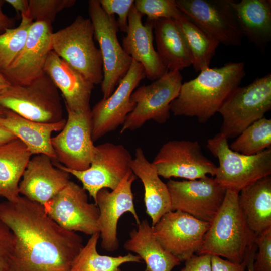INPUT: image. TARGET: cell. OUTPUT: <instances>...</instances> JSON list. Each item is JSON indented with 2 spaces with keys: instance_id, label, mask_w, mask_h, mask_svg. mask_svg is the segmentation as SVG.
Returning a JSON list of instances; mask_svg holds the SVG:
<instances>
[{
  "instance_id": "6da1fadb",
  "label": "cell",
  "mask_w": 271,
  "mask_h": 271,
  "mask_svg": "<svg viewBox=\"0 0 271 271\" xmlns=\"http://www.w3.org/2000/svg\"><path fill=\"white\" fill-rule=\"evenodd\" d=\"M0 220L15 238L6 271H70L84 246L81 236L61 227L43 205L24 196L0 202Z\"/></svg>"
},
{
  "instance_id": "7a4b0ae2",
  "label": "cell",
  "mask_w": 271,
  "mask_h": 271,
  "mask_svg": "<svg viewBox=\"0 0 271 271\" xmlns=\"http://www.w3.org/2000/svg\"><path fill=\"white\" fill-rule=\"evenodd\" d=\"M245 76L243 62L204 69L196 78L182 84L170 111L175 116L194 117L200 123H205L218 112Z\"/></svg>"
},
{
  "instance_id": "3957f363",
  "label": "cell",
  "mask_w": 271,
  "mask_h": 271,
  "mask_svg": "<svg viewBox=\"0 0 271 271\" xmlns=\"http://www.w3.org/2000/svg\"><path fill=\"white\" fill-rule=\"evenodd\" d=\"M238 193L226 190L218 211L210 223L198 255L222 257L241 263L257 235L249 228L239 207Z\"/></svg>"
},
{
  "instance_id": "277c9868",
  "label": "cell",
  "mask_w": 271,
  "mask_h": 271,
  "mask_svg": "<svg viewBox=\"0 0 271 271\" xmlns=\"http://www.w3.org/2000/svg\"><path fill=\"white\" fill-rule=\"evenodd\" d=\"M51 49L93 84L103 80V61L94 41L90 18L78 15L69 26L52 34Z\"/></svg>"
},
{
  "instance_id": "5b68a950",
  "label": "cell",
  "mask_w": 271,
  "mask_h": 271,
  "mask_svg": "<svg viewBox=\"0 0 271 271\" xmlns=\"http://www.w3.org/2000/svg\"><path fill=\"white\" fill-rule=\"evenodd\" d=\"M0 104L37 122L54 123L64 119L59 90L44 72L28 84L11 85L0 95Z\"/></svg>"
},
{
  "instance_id": "8992f818",
  "label": "cell",
  "mask_w": 271,
  "mask_h": 271,
  "mask_svg": "<svg viewBox=\"0 0 271 271\" xmlns=\"http://www.w3.org/2000/svg\"><path fill=\"white\" fill-rule=\"evenodd\" d=\"M207 147L219 161L214 179L226 190L239 193L271 175V148L253 155H244L231 150L228 139L220 132L207 140Z\"/></svg>"
},
{
  "instance_id": "52a82bcc",
  "label": "cell",
  "mask_w": 271,
  "mask_h": 271,
  "mask_svg": "<svg viewBox=\"0 0 271 271\" xmlns=\"http://www.w3.org/2000/svg\"><path fill=\"white\" fill-rule=\"evenodd\" d=\"M271 109V74L238 87L218 112L223 118L220 133L227 139L238 137L246 127L263 118Z\"/></svg>"
},
{
  "instance_id": "ba28073f",
  "label": "cell",
  "mask_w": 271,
  "mask_h": 271,
  "mask_svg": "<svg viewBox=\"0 0 271 271\" xmlns=\"http://www.w3.org/2000/svg\"><path fill=\"white\" fill-rule=\"evenodd\" d=\"M88 12L94 28V37L98 42L103 61L101 91L104 98L114 91L128 72L131 57L120 44L119 30L114 15H108L102 9L99 0L88 1Z\"/></svg>"
},
{
  "instance_id": "9c48e42d",
  "label": "cell",
  "mask_w": 271,
  "mask_h": 271,
  "mask_svg": "<svg viewBox=\"0 0 271 271\" xmlns=\"http://www.w3.org/2000/svg\"><path fill=\"white\" fill-rule=\"evenodd\" d=\"M183 77L179 71H168L159 79L139 87L131 95L136 104L122 125L120 133L141 127L146 121L167 122L170 116V105L178 96Z\"/></svg>"
},
{
  "instance_id": "30bf717a",
  "label": "cell",
  "mask_w": 271,
  "mask_h": 271,
  "mask_svg": "<svg viewBox=\"0 0 271 271\" xmlns=\"http://www.w3.org/2000/svg\"><path fill=\"white\" fill-rule=\"evenodd\" d=\"M132 157L122 145L105 143L95 146L90 167L83 171L70 169L58 163L54 165L78 179L94 201L103 188L115 189L130 171Z\"/></svg>"
},
{
  "instance_id": "8fae6325",
  "label": "cell",
  "mask_w": 271,
  "mask_h": 271,
  "mask_svg": "<svg viewBox=\"0 0 271 271\" xmlns=\"http://www.w3.org/2000/svg\"><path fill=\"white\" fill-rule=\"evenodd\" d=\"M46 214L63 229L92 235L99 232V211L88 202L86 191L70 181L44 206Z\"/></svg>"
},
{
  "instance_id": "7c38bea8",
  "label": "cell",
  "mask_w": 271,
  "mask_h": 271,
  "mask_svg": "<svg viewBox=\"0 0 271 271\" xmlns=\"http://www.w3.org/2000/svg\"><path fill=\"white\" fill-rule=\"evenodd\" d=\"M210 225L187 213L171 211L152 227L162 247L182 262L197 253Z\"/></svg>"
},
{
  "instance_id": "4fadbf2b",
  "label": "cell",
  "mask_w": 271,
  "mask_h": 271,
  "mask_svg": "<svg viewBox=\"0 0 271 271\" xmlns=\"http://www.w3.org/2000/svg\"><path fill=\"white\" fill-rule=\"evenodd\" d=\"M145 77L143 66L132 59L128 72L113 93L108 98H103L91 109L93 142L123 125L136 106L130 101L131 95Z\"/></svg>"
},
{
  "instance_id": "5bb4252c",
  "label": "cell",
  "mask_w": 271,
  "mask_h": 271,
  "mask_svg": "<svg viewBox=\"0 0 271 271\" xmlns=\"http://www.w3.org/2000/svg\"><path fill=\"white\" fill-rule=\"evenodd\" d=\"M159 176L194 180L210 174L217 166L204 156L197 141L172 140L164 144L152 162Z\"/></svg>"
},
{
  "instance_id": "9a60e30c",
  "label": "cell",
  "mask_w": 271,
  "mask_h": 271,
  "mask_svg": "<svg viewBox=\"0 0 271 271\" xmlns=\"http://www.w3.org/2000/svg\"><path fill=\"white\" fill-rule=\"evenodd\" d=\"M166 185L172 211H181L209 223L221 206L226 190L208 176L194 180L170 179Z\"/></svg>"
},
{
  "instance_id": "2e32d148",
  "label": "cell",
  "mask_w": 271,
  "mask_h": 271,
  "mask_svg": "<svg viewBox=\"0 0 271 271\" xmlns=\"http://www.w3.org/2000/svg\"><path fill=\"white\" fill-rule=\"evenodd\" d=\"M66 108V124L51 140L56 159L67 168L85 170L90 166L95 146L92 139L91 109L75 112Z\"/></svg>"
},
{
  "instance_id": "e0dca14e",
  "label": "cell",
  "mask_w": 271,
  "mask_h": 271,
  "mask_svg": "<svg viewBox=\"0 0 271 271\" xmlns=\"http://www.w3.org/2000/svg\"><path fill=\"white\" fill-rule=\"evenodd\" d=\"M179 10L220 43L240 46L243 35L230 0H175Z\"/></svg>"
},
{
  "instance_id": "ac0fdd59",
  "label": "cell",
  "mask_w": 271,
  "mask_h": 271,
  "mask_svg": "<svg viewBox=\"0 0 271 271\" xmlns=\"http://www.w3.org/2000/svg\"><path fill=\"white\" fill-rule=\"evenodd\" d=\"M136 176L129 171L114 190L107 188L99 190L95 201L99 211V229L101 247L107 251H114L119 246L117 235L118 221L127 212L132 214L137 225L140 220L133 203L132 184Z\"/></svg>"
},
{
  "instance_id": "d6986e66",
  "label": "cell",
  "mask_w": 271,
  "mask_h": 271,
  "mask_svg": "<svg viewBox=\"0 0 271 271\" xmlns=\"http://www.w3.org/2000/svg\"><path fill=\"white\" fill-rule=\"evenodd\" d=\"M52 33V24L44 21L32 23L22 50L2 73L11 85L28 84L44 72L51 51Z\"/></svg>"
},
{
  "instance_id": "ffe728a7",
  "label": "cell",
  "mask_w": 271,
  "mask_h": 271,
  "mask_svg": "<svg viewBox=\"0 0 271 271\" xmlns=\"http://www.w3.org/2000/svg\"><path fill=\"white\" fill-rule=\"evenodd\" d=\"M51 159L43 154L30 159L19 184V194L43 206L70 181V174L54 167Z\"/></svg>"
},
{
  "instance_id": "44dd1931",
  "label": "cell",
  "mask_w": 271,
  "mask_h": 271,
  "mask_svg": "<svg viewBox=\"0 0 271 271\" xmlns=\"http://www.w3.org/2000/svg\"><path fill=\"white\" fill-rule=\"evenodd\" d=\"M143 16L133 5L129 14L128 28L122 40V47L133 60L143 66L146 77L153 81L162 76L168 70L154 47V21L147 19L143 24Z\"/></svg>"
},
{
  "instance_id": "7402d4cb",
  "label": "cell",
  "mask_w": 271,
  "mask_h": 271,
  "mask_svg": "<svg viewBox=\"0 0 271 271\" xmlns=\"http://www.w3.org/2000/svg\"><path fill=\"white\" fill-rule=\"evenodd\" d=\"M44 72L61 92L66 108L75 112L90 109L94 84L53 51L49 53Z\"/></svg>"
},
{
  "instance_id": "603a6c76",
  "label": "cell",
  "mask_w": 271,
  "mask_h": 271,
  "mask_svg": "<svg viewBox=\"0 0 271 271\" xmlns=\"http://www.w3.org/2000/svg\"><path fill=\"white\" fill-rule=\"evenodd\" d=\"M66 120L54 123H43L24 118L5 108L0 115V126L7 129L23 142L32 154H43L56 159L51 144V134L61 131Z\"/></svg>"
},
{
  "instance_id": "cb8c5ba5",
  "label": "cell",
  "mask_w": 271,
  "mask_h": 271,
  "mask_svg": "<svg viewBox=\"0 0 271 271\" xmlns=\"http://www.w3.org/2000/svg\"><path fill=\"white\" fill-rule=\"evenodd\" d=\"M130 168L143 184L146 213L153 226L165 214L172 211L168 187L161 180L155 167L147 160L140 147L135 150Z\"/></svg>"
},
{
  "instance_id": "d4e9b609",
  "label": "cell",
  "mask_w": 271,
  "mask_h": 271,
  "mask_svg": "<svg viewBox=\"0 0 271 271\" xmlns=\"http://www.w3.org/2000/svg\"><path fill=\"white\" fill-rule=\"evenodd\" d=\"M243 35L260 49L271 40V1L230 0Z\"/></svg>"
},
{
  "instance_id": "484cf974",
  "label": "cell",
  "mask_w": 271,
  "mask_h": 271,
  "mask_svg": "<svg viewBox=\"0 0 271 271\" xmlns=\"http://www.w3.org/2000/svg\"><path fill=\"white\" fill-rule=\"evenodd\" d=\"M238 200L248 226L256 235L271 227L270 175L241 189Z\"/></svg>"
},
{
  "instance_id": "4316f807",
  "label": "cell",
  "mask_w": 271,
  "mask_h": 271,
  "mask_svg": "<svg viewBox=\"0 0 271 271\" xmlns=\"http://www.w3.org/2000/svg\"><path fill=\"white\" fill-rule=\"evenodd\" d=\"M157 52L168 71H180L192 65L186 43L174 21L161 18L154 21Z\"/></svg>"
},
{
  "instance_id": "83f0119b",
  "label": "cell",
  "mask_w": 271,
  "mask_h": 271,
  "mask_svg": "<svg viewBox=\"0 0 271 271\" xmlns=\"http://www.w3.org/2000/svg\"><path fill=\"white\" fill-rule=\"evenodd\" d=\"M124 248L136 253L144 261L145 271H171L181 263L159 244L153 233L152 226L146 220L140 221L137 229L130 232Z\"/></svg>"
},
{
  "instance_id": "f1b7e54d",
  "label": "cell",
  "mask_w": 271,
  "mask_h": 271,
  "mask_svg": "<svg viewBox=\"0 0 271 271\" xmlns=\"http://www.w3.org/2000/svg\"><path fill=\"white\" fill-rule=\"evenodd\" d=\"M32 155L18 139L0 146V197L13 202L20 196L19 181Z\"/></svg>"
},
{
  "instance_id": "f546056e",
  "label": "cell",
  "mask_w": 271,
  "mask_h": 271,
  "mask_svg": "<svg viewBox=\"0 0 271 271\" xmlns=\"http://www.w3.org/2000/svg\"><path fill=\"white\" fill-rule=\"evenodd\" d=\"M174 21L188 46L195 71L209 68L219 41L184 14Z\"/></svg>"
},
{
  "instance_id": "4dcf8cb0",
  "label": "cell",
  "mask_w": 271,
  "mask_h": 271,
  "mask_svg": "<svg viewBox=\"0 0 271 271\" xmlns=\"http://www.w3.org/2000/svg\"><path fill=\"white\" fill-rule=\"evenodd\" d=\"M100 233L91 235L85 245L74 260L70 271H121L120 266L126 262H141L142 258L130 253L118 256L101 255L97 250Z\"/></svg>"
},
{
  "instance_id": "1f68e13d",
  "label": "cell",
  "mask_w": 271,
  "mask_h": 271,
  "mask_svg": "<svg viewBox=\"0 0 271 271\" xmlns=\"http://www.w3.org/2000/svg\"><path fill=\"white\" fill-rule=\"evenodd\" d=\"M229 146L233 151L247 156L258 154L270 148L271 119L263 117L255 121Z\"/></svg>"
},
{
  "instance_id": "d6a6232c",
  "label": "cell",
  "mask_w": 271,
  "mask_h": 271,
  "mask_svg": "<svg viewBox=\"0 0 271 271\" xmlns=\"http://www.w3.org/2000/svg\"><path fill=\"white\" fill-rule=\"evenodd\" d=\"M18 27L7 30L0 34V72L2 73L22 50L29 29L33 22L24 16Z\"/></svg>"
},
{
  "instance_id": "836d02e7",
  "label": "cell",
  "mask_w": 271,
  "mask_h": 271,
  "mask_svg": "<svg viewBox=\"0 0 271 271\" xmlns=\"http://www.w3.org/2000/svg\"><path fill=\"white\" fill-rule=\"evenodd\" d=\"M75 0H29L27 12L22 15L34 21H44L52 24L58 13L70 8Z\"/></svg>"
},
{
  "instance_id": "e575fe53",
  "label": "cell",
  "mask_w": 271,
  "mask_h": 271,
  "mask_svg": "<svg viewBox=\"0 0 271 271\" xmlns=\"http://www.w3.org/2000/svg\"><path fill=\"white\" fill-rule=\"evenodd\" d=\"M134 5L140 13L153 21L161 18L176 20L183 14L175 0H136Z\"/></svg>"
},
{
  "instance_id": "d590c367",
  "label": "cell",
  "mask_w": 271,
  "mask_h": 271,
  "mask_svg": "<svg viewBox=\"0 0 271 271\" xmlns=\"http://www.w3.org/2000/svg\"><path fill=\"white\" fill-rule=\"evenodd\" d=\"M253 262L254 271H271V227L257 235Z\"/></svg>"
},
{
  "instance_id": "8d00e7d4",
  "label": "cell",
  "mask_w": 271,
  "mask_h": 271,
  "mask_svg": "<svg viewBox=\"0 0 271 271\" xmlns=\"http://www.w3.org/2000/svg\"><path fill=\"white\" fill-rule=\"evenodd\" d=\"M101 7L108 15H118L116 20L118 29L126 33L128 18L130 10L134 5L133 0H99Z\"/></svg>"
},
{
  "instance_id": "74e56055",
  "label": "cell",
  "mask_w": 271,
  "mask_h": 271,
  "mask_svg": "<svg viewBox=\"0 0 271 271\" xmlns=\"http://www.w3.org/2000/svg\"><path fill=\"white\" fill-rule=\"evenodd\" d=\"M15 243L13 233L0 220V271H6Z\"/></svg>"
},
{
  "instance_id": "f35d334b",
  "label": "cell",
  "mask_w": 271,
  "mask_h": 271,
  "mask_svg": "<svg viewBox=\"0 0 271 271\" xmlns=\"http://www.w3.org/2000/svg\"><path fill=\"white\" fill-rule=\"evenodd\" d=\"M211 255H194L185 261V266L180 271H211Z\"/></svg>"
},
{
  "instance_id": "ab89813d",
  "label": "cell",
  "mask_w": 271,
  "mask_h": 271,
  "mask_svg": "<svg viewBox=\"0 0 271 271\" xmlns=\"http://www.w3.org/2000/svg\"><path fill=\"white\" fill-rule=\"evenodd\" d=\"M211 271H245L246 259L244 257L241 263H235L221 257L211 255Z\"/></svg>"
},
{
  "instance_id": "60d3db41",
  "label": "cell",
  "mask_w": 271,
  "mask_h": 271,
  "mask_svg": "<svg viewBox=\"0 0 271 271\" xmlns=\"http://www.w3.org/2000/svg\"><path fill=\"white\" fill-rule=\"evenodd\" d=\"M5 1L0 0V33H4L7 30L13 28L15 21L13 19L9 18L2 10V7Z\"/></svg>"
},
{
  "instance_id": "b9f144b4",
  "label": "cell",
  "mask_w": 271,
  "mask_h": 271,
  "mask_svg": "<svg viewBox=\"0 0 271 271\" xmlns=\"http://www.w3.org/2000/svg\"><path fill=\"white\" fill-rule=\"evenodd\" d=\"M16 10L18 15L21 13V15L26 14L27 12L29 6L28 0H6Z\"/></svg>"
},
{
  "instance_id": "7bdbcfd3",
  "label": "cell",
  "mask_w": 271,
  "mask_h": 271,
  "mask_svg": "<svg viewBox=\"0 0 271 271\" xmlns=\"http://www.w3.org/2000/svg\"><path fill=\"white\" fill-rule=\"evenodd\" d=\"M257 251V246L255 243L249 247L245 254L244 257L246 259V268L247 271H254L253 262L255 253Z\"/></svg>"
},
{
  "instance_id": "ee69618b",
  "label": "cell",
  "mask_w": 271,
  "mask_h": 271,
  "mask_svg": "<svg viewBox=\"0 0 271 271\" xmlns=\"http://www.w3.org/2000/svg\"><path fill=\"white\" fill-rule=\"evenodd\" d=\"M16 139L13 134L0 126V146Z\"/></svg>"
},
{
  "instance_id": "f6af8a7d",
  "label": "cell",
  "mask_w": 271,
  "mask_h": 271,
  "mask_svg": "<svg viewBox=\"0 0 271 271\" xmlns=\"http://www.w3.org/2000/svg\"><path fill=\"white\" fill-rule=\"evenodd\" d=\"M11 85V84L0 72V95Z\"/></svg>"
},
{
  "instance_id": "bcb514c9",
  "label": "cell",
  "mask_w": 271,
  "mask_h": 271,
  "mask_svg": "<svg viewBox=\"0 0 271 271\" xmlns=\"http://www.w3.org/2000/svg\"><path fill=\"white\" fill-rule=\"evenodd\" d=\"M5 109V108H4L3 106H2L0 104V115L3 114Z\"/></svg>"
}]
</instances>
